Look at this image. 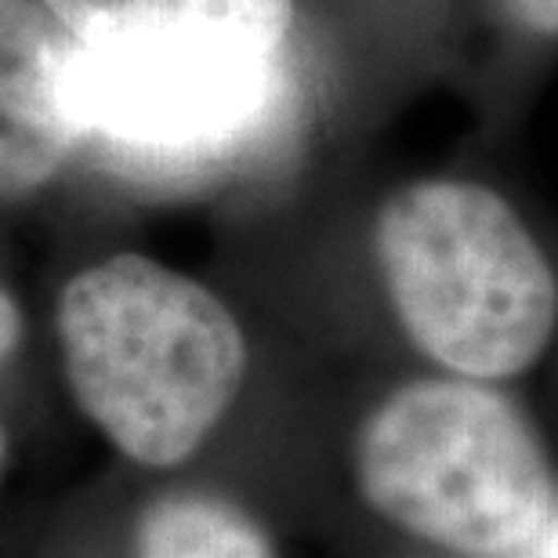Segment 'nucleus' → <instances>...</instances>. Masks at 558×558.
<instances>
[{
    "label": "nucleus",
    "mask_w": 558,
    "mask_h": 558,
    "mask_svg": "<svg viewBox=\"0 0 558 558\" xmlns=\"http://www.w3.org/2000/svg\"><path fill=\"white\" fill-rule=\"evenodd\" d=\"M73 40L84 142L185 178L269 145L294 109V0H44Z\"/></svg>",
    "instance_id": "f257e3e1"
},
{
    "label": "nucleus",
    "mask_w": 558,
    "mask_h": 558,
    "mask_svg": "<svg viewBox=\"0 0 558 558\" xmlns=\"http://www.w3.org/2000/svg\"><path fill=\"white\" fill-rule=\"evenodd\" d=\"M59 341L76 407L142 468L189 461L236 403L251 360L226 301L145 254H113L62 287Z\"/></svg>",
    "instance_id": "f03ea898"
},
{
    "label": "nucleus",
    "mask_w": 558,
    "mask_h": 558,
    "mask_svg": "<svg viewBox=\"0 0 558 558\" xmlns=\"http://www.w3.org/2000/svg\"><path fill=\"white\" fill-rule=\"evenodd\" d=\"M374 258L399 327L453 377L530 371L558 327V276L519 210L472 178H417L377 207Z\"/></svg>",
    "instance_id": "7ed1b4c3"
},
{
    "label": "nucleus",
    "mask_w": 558,
    "mask_h": 558,
    "mask_svg": "<svg viewBox=\"0 0 558 558\" xmlns=\"http://www.w3.org/2000/svg\"><path fill=\"white\" fill-rule=\"evenodd\" d=\"M355 483L381 519L472 558H515L555 515L537 432L472 377L396 388L355 435Z\"/></svg>",
    "instance_id": "20e7f679"
},
{
    "label": "nucleus",
    "mask_w": 558,
    "mask_h": 558,
    "mask_svg": "<svg viewBox=\"0 0 558 558\" xmlns=\"http://www.w3.org/2000/svg\"><path fill=\"white\" fill-rule=\"evenodd\" d=\"M73 40L44 0H0V199L37 193L84 145Z\"/></svg>",
    "instance_id": "39448f33"
},
{
    "label": "nucleus",
    "mask_w": 558,
    "mask_h": 558,
    "mask_svg": "<svg viewBox=\"0 0 558 558\" xmlns=\"http://www.w3.org/2000/svg\"><path fill=\"white\" fill-rule=\"evenodd\" d=\"M138 558H276L269 537L218 497H167L145 511Z\"/></svg>",
    "instance_id": "423d86ee"
},
{
    "label": "nucleus",
    "mask_w": 558,
    "mask_h": 558,
    "mask_svg": "<svg viewBox=\"0 0 558 558\" xmlns=\"http://www.w3.org/2000/svg\"><path fill=\"white\" fill-rule=\"evenodd\" d=\"M500 11L526 37L558 40V0H500Z\"/></svg>",
    "instance_id": "0eeeda50"
},
{
    "label": "nucleus",
    "mask_w": 558,
    "mask_h": 558,
    "mask_svg": "<svg viewBox=\"0 0 558 558\" xmlns=\"http://www.w3.org/2000/svg\"><path fill=\"white\" fill-rule=\"evenodd\" d=\"M19 338H22V312L15 305V298L0 287V363L19 349Z\"/></svg>",
    "instance_id": "6e6552de"
},
{
    "label": "nucleus",
    "mask_w": 558,
    "mask_h": 558,
    "mask_svg": "<svg viewBox=\"0 0 558 558\" xmlns=\"http://www.w3.org/2000/svg\"><path fill=\"white\" fill-rule=\"evenodd\" d=\"M515 558H558V508L548 519V526L537 533V541H533L526 551H519Z\"/></svg>",
    "instance_id": "1a4fd4ad"
},
{
    "label": "nucleus",
    "mask_w": 558,
    "mask_h": 558,
    "mask_svg": "<svg viewBox=\"0 0 558 558\" xmlns=\"http://www.w3.org/2000/svg\"><path fill=\"white\" fill-rule=\"evenodd\" d=\"M0 461H4V435H0Z\"/></svg>",
    "instance_id": "9d476101"
}]
</instances>
